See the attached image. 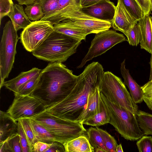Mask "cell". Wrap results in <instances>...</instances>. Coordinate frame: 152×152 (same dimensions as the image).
<instances>
[{
	"mask_svg": "<svg viewBox=\"0 0 152 152\" xmlns=\"http://www.w3.org/2000/svg\"><path fill=\"white\" fill-rule=\"evenodd\" d=\"M98 62L88 64L79 76L69 94L64 99L46 110L60 118L76 121L85 108L90 94L99 86L104 73Z\"/></svg>",
	"mask_w": 152,
	"mask_h": 152,
	"instance_id": "obj_1",
	"label": "cell"
},
{
	"mask_svg": "<svg viewBox=\"0 0 152 152\" xmlns=\"http://www.w3.org/2000/svg\"><path fill=\"white\" fill-rule=\"evenodd\" d=\"M77 79L78 76L61 63L50 62L42 70L31 95L40 100L46 108L66 96Z\"/></svg>",
	"mask_w": 152,
	"mask_h": 152,
	"instance_id": "obj_2",
	"label": "cell"
},
{
	"mask_svg": "<svg viewBox=\"0 0 152 152\" xmlns=\"http://www.w3.org/2000/svg\"><path fill=\"white\" fill-rule=\"evenodd\" d=\"M81 41L55 31L34 50L37 58L50 62H63L75 53Z\"/></svg>",
	"mask_w": 152,
	"mask_h": 152,
	"instance_id": "obj_3",
	"label": "cell"
},
{
	"mask_svg": "<svg viewBox=\"0 0 152 152\" xmlns=\"http://www.w3.org/2000/svg\"><path fill=\"white\" fill-rule=\"evenodd\" d=\"M30 119L46 128L63 144L87 132L81 123L60 118L46 110Z\"/></svg>",
	"mask_w": 152,
	"mask_h": 152,
	"instance_id": "obj_4",
	"label": "cell"
},
{
	"mask_svg": "<svg viewBox=\"0 0 152 152\" xmlns=\"http://www.w3.org/2000/svg\"><path fill=\"white\" fill-rule=\"evenodd\" d=\"M100 94L110 116L109 123L122 137L128 140L135 141L144 135L136 115L111 102L101 93Z\"/></svg>",
	"mask_w": 152,
	"mask_h": 152,
	"instance_id": "obj_5",
	"label": "cell"
},
{
	"mask_svg": "<svg viewBox=\"0 0 152 152\" xmlns=\"http://www.w3.org/2000/svg\"><path fill=\"white\" fill-rule=\"evenodd\" d=\"M98 87L100 92L111 102L136 115L138 106L120 78L110 72H104Z\"/></svg>",
	"mask_w": 152,
	"mask_h": 152,
	"instance_id": "obj_6",
	"label": "cell"
},
{
	"mask_svg": "<svg viewBox=\"0 0 152 152\" xmlns=\"http://www.w3.org/2000/svg\"><path fill=\"white\" fill-rule=\"evenodd\" d=\"M80 7L70 6L57 12L52 20L53 25L66 19L84 29L88 34H97L109 30L112 27L109 22L100 20L83 12Z\"/></svg>",
	"mask_w": 152,
	"mask_h": 152,
	"instance_id": "obj_7",
	"label": "cell"
},
{
	"mask_svg": "<svg viewBox=\"0 0 152 152\" xmlns=\"http://www.w3.org/2000/svg\"><path fill=\"white\" fill-rule=\"evenodd\" d=\"M19 38L12 21L9 20L3 28L0 43V89L13 67L17 44Z\"/></svg>",
	"mask_w": 152,
	"mask_h": 152,
	"instance_id": "obj_8",
	"label": "cell"
},
{
	"mask_svg": "<svg viewBox=\"0 0 152 152\" xmlns=\"http://www.w3.org/2000/svg\"><path fill=\"white\" fill-rule=\"evenodd\" d=\"M54 31L53 25L49 21H33L23 29L20 39L25 49L32 52Z\"/></svg>",
	"mask_w": 152,
	"mask_h": 152,
	"instance_id": "obj_9",
	"label": "cell"
},
{
	"mask_svg": "<svg viewBox=\"0 0 152 152\" xmlns=\"http://www.w3.org/2000/svg\"><path fill=\"white\" fill-rule=\"evenodd\" d=\"M127 40L123 34L113 30L96 34L91 42L88 52L77 68L83 67L88 61L104 53L116 45Z\"/></svg>",
	"mask_w": 152,
	"mask_h": 152,
	"instance_id": "obj_10",
	"label": "cell"
},
{
	"mask_svg": "<svg viewBox=\"0 0 152 152\" xmlns=\"http://www.w3.org/2000/svg\"><path fill=\"white\" fill-rule=\"evenodd\" d=\"M46 107L36 97L31 95L15 96L7 112L15 120L31 118L44 111Z\"/></svg>",
	"mask_w": 152,
	"mask_h": 152,
	"instance_id": "obj_11",
	"label": "cell"
},
{
	"mask_svg": "<svg viewBox=\"0 0 152 152\" xmlns=\"http://www.w3.org/2000/svg\"><path fill=\"white\" fill-rule=\"evenodd\" d=\"M80 9L89 16L111 23L114 16L116 6L110 0H104L91 6L81 7Z\"/></svg>",
	"mask_w": 152,
	"mask_h": 152,
	"instance_id": "obj_12",
	"label": "cell"
},
{
	"mask_svg": "<svg viewBox=\"0 0 152 152\" xmlns=\"http://www.w3.org/2000/svg\"><path fill=\"white\" fill-rule=\"evenodd\" d=\"M138 21L128 11L122 0H118L114 16L111 23L113 29L123 32L126 35Z\"/></svg>",
	"mask_w": 152,
	"mask_h": 152,
	"instance_id": "obj_13",
	"label": "cell"
},
{
	"mask_svg": "<svg viewBox=\"0 0 152 152\" xmlns=\"http://www.w3.org/2000/svg\"><path fill=\"white\" fill-rule=\"evenodd\" d=\"M140 27L141 38V48L150 54L152 53V18L150 14L144 15L138 21Z\"/></svg>",
	"mask_w": 152,
	"mask_h": 152,
	"instance_id": "obj_14",
	"label": "cell"
},
{
	"mask_svg": "<svg viewBox=\"0 0 152 152\" xmlns=\"http://www.w3.org/2000/svg\"><path fill=\"white\" fill-rule=\"evenodd\" d=\"M55 31L64 34L81 41L85 40L88 34L84 29L66 19L53 25Z\"/></svg>",
	"mask_w": 152,
	"mask_h": 152,
	"instance_id": "obj_15",
	"label": "cell"
},
{
	"mask_svg": "<svg viewBox=\"0 0 152 152\" xmlns=\"http://www.w3.org/2000/svg\"><path fill=\"white\" fill-rule=\"evenodd\" d=\"M120 71L124 79V83L128 88L133 101L136 104L141 103L143 100L141 87L134 80L129 70L126 68L125 59L121 64Z\"/></svg>",
	"mask_w": 152,
	"mask_h": 152,
	"instance_id": "obj_16",
	"label": "cell"
},
{
	"mask_svg": "<svg viewBox=\"0 0 152 152\" xmlns=\"http://www.w3.org/2000/svg\"><path fill=\"white\" fill-rule=\"evenodd\" d=\"M98 86L88 96L85 109L77 119L76 122L81 123L96 114L99 110L102 102Z\"/></svg>",
	"mask_w": 152,
	"mask_h": 152,
	"instance_id": "obj_17",
	"label": "cell"
},
{
	"mask_svg": "<svg viewBox=\"0 0 152 152\" xmlns=\"http://www.w3.org/2000/svg\"><path fill=\"white\" fill-rule=\"evenodd\" d=\"M0 142L18 133V121L14 119L7 112L0 110Z\"/></svg>",
	"mask_w": 152,
	"mask_h": 152,
	"instance_id": "obj_18",
	"label": "cell"
},
{
	"mask_svg": "<svg viewBox=\"0 0 152 152\" xmlns=\"http://www.w3.org/2000/svg\"><path fill=\"white\" fill-rule=\"evenodd\" d=\"M42 70L37 68H33L31 69L21 72L16 77L4 83L2 87L16 93L18 88L23 84L33 77L39 74Z\"/></svg>",
	"mask_w": 152,
	"mask_h": 152,
	"instance_id": "obj_19",
	"label": "cell"
},
{
	"mask_svg": "<svg viewBox=\"0 0 152 152\" xmlns=\"http://www.w3.org/2000/svg\"><path fill=\"white\" fill-rule=\"evenodd\" d=\"M7 16L17 31L20 29H24L32 23L26 14L22 6L19 4H14Z\"/></svg>",
	"mask_w": 152,
	"mask_h": 152,
	"instance_id": "obj_20",
	"label": "cell"
},
{
	"mask_svg": "<svg viewBox=\"0 0 152 152\" xmlns=\"http://www.w3.org/2000/svg\"><path fill=\"white\" fill-rule=\"evenodd\" d=\"M81 135L63 144L66 152H94L88 138Z\"/></svg>",
	"mask_w": 152,
	"mask_h": 152,
	"instance_id": "obj_21",
	"label": "cell"
},
{
	"mask_svg": "<svg viewBox=\"0 0 152 152\" xmlns=\"http://www.w3.org/2000/svg\"><path fill=\"white\" fill-rule=\"evenodd\" d=\"M110 121V117L107 109L102 99L101 107L98 112L84 121L82 124L92 126L99 127L109 123Z\"/></svg>",
	"mask_w": 152,
	"mask_h": 152,
	"instance_id": "obj_22",
	"label": "cell"
},
{
	"mask_svg": "<svg viewBox=\"0 0 152 152\" xmlns=\"http://www.w3.org/2000/svg\"><path fill=\"white\" fill-rule=\"evenodd\" d=\"M29 123L36 141L50 143L57 141L55 137L41 125L30 118Z\"/></svg>",
	"mask_w": 152,
	"mask_h": 152,
	"instance_id": "obj_23",
	"label": "cell"
},
{
	"mask_svg": "<svg viewBox=\"0 0 152 152\" xmlns=\"http://www.w3.org/2000/svg\"><path fill=\"white\" fill-rule=\"evenodd\" d=\"M136 116L139 126L143 135H152V115L138 110Z\"/></svg>",
	"mask_w": 152,
	"mask_h": 152,
	"instance_id": "obj_24",
	"label": "cell"
},
{
	"mask_svg": "<svg viewBox=\"0 0 152 152\" xmlns=\"http://www.w3.org/2000/svg\"><path fill=\"white\" fill-rule=\"evenodd\" d=\"M22 152L20 136L15 134L4 141L0 142V152Z\"/></svg>",
	"mask_w": 152,
	"mask_h": 152,
	"instance_id": "obj_25",
	"label": "cell"
},
{
	"mask_svg": "<svg viewBox=\"0 0 152 152\" xmlns=\"http://www.w3.org/2000/svg\"><path fill=\"white\" fill-rule=\"evenodd\" d=\"M86 133L89 142L94 149L100 148L105 150L106 152H108L105 146L100 132L96 127L89 128Z\"/></svg>",
	"mask_w": 152,
	"mask_h": 152,
	"instance_id": "obj_26",
	"label": "cell"
},
{
	"mask_svg": "<svg viewBox=\"0 0 152 152\" xmlns=\"http://www.w3.org/2000/svg\"><path fill=\"white\" fill-rule=\"evenodd\" d=\"M24 10L28 18L33 21L40 20L45 15L38 0L32 4L26 6Z\"/></svg>",
	"mask_w": 152,
	"mask_h": 152,
	"instance_id": "obj_27",
	"label": "cell"
},
{
	"mask_svg": "<svg viewBox=\"0 0 152 152\" xmlns=\"http://www.w3.org/2000/svg\"><path fill=\"white\" fill-rule=\"evenodd\" d=\"M126 9L129 13L137 20L144 15L140 6L136 0H122Z\"/></svg>",
	"mask_w": 152,
	"mask_h": 152,
	"instance_id": "obj_28",
	"label": "cell"
},
{
	"mask_svg": "<svg viewBox=\"0 0 152 152\" xmlns=\"http://www.w3.org/2000/svg\"><path fill=\"white\" fill-rule=\"evenodd\" d=\"M40 74L33 77L21 86L18 88L17 92L14 93L15 96L31 95L36 86Z\"/></svg>",
	"mask_w": 152,
	"mask_h": 152,
	"instance_id": "obj_29",
	"label": "cell"
},
{
	"mask_svg": "<svg viewBox=\"0 0 152 152\" xmlns=\"http://www.w3.org/2000/svg\"><path fill=\"white\" fill-rule=\"evenodd\" d=\"M22 126L26 138L30 152H33L34 144L36 142L29 123V118H23L18 120Z\"/></svg>",
	"mask_w": 152,
	"mask_h": 152,
	"instance_id": "obj_30",
	"label": "cell"
},
{
	"mask_svg": "<svg viewBox=\"0 0 152 152\" xmlns=\"http://www.w3.org/2000/svg\"><path fill=\"white\" fill-rule=\"evenodd\" d=\"M96 127L100 132L108 152H116V148L118 145L114 137L107 131L99 128V127Z\"/></svg>",
	"mask_w": 152,
	"mask_h": 152,
	"instance_id": "obj_31",
	"label": "cell"
},
{
	"mask_svg": "<svg viewBox=\"0 0 152 152\" xmlns=\"http://www.w3.org/2000/svg\"><path fill=\"white\" fill-rule=\"evenodd\" d=\"M127 41L129 44L133 46H137L140 42L141 33L138 22L130 29L126 35Z\"/></svg>",
	"mask_w": 152,
	"mask_h": 152,
	"instance_id": "obj_32",
	"label": "cell"
},
{
	"mask_svg": "<svg viewBox=\"0 0 152 152\" xmlns=\"http://www.w3.org/2000/svg\"><path fill=\"white\" fill-rule=\"evenodd\" d=\"M44 16L51 15L58 10L59 0H38Z\"/></svg>",
	"mask_w": 152,
	"mask_h": 152,
	"instance_id": "obj_33",
	"label": "cell"
},
{
	"mask_svg": "<svg viewBox=\"0 0 152 152\" xmlns=\"http://www.w3.org/2000/svg\"><path fill=\"white\" fill-rule=\"evenodd\" d=\"M140 152H152V137L142 136L136 142Z\"/></svg>",
	"mask_w": 152,
	"mask_h": 152,
	"instance_id": "obj_34",
	"label": "cell"
},
{
	"mask_svg": "<svg viewBox=\"0 0 152 152\" xmlns=\"http://www.w3.org/2000/svg\"><path fill=\"white\" fill-rule=\"evenodd\" d=\"M143 94V100L148 107L152 110V80L141 86Z\"/></svg>",
	"mask_w": 152,
	"mask_h": 152,
	"instance_id": "obj_35",
	"label": "cell"
},
{
	"mask_svg": "<svg viewBox=\"0 0 152 152\" xmlns=\"http://www.w3.org/2000/svg\"><path fill=\"white\" fill-rule=\"evenodd\" d=\"M14 4L12 0H0V24L2 18L8 15Z\"/></svg>",
	"mask_w": 152,
	"mask_h": 152,
	"instance_id": "obj_36",
	"label": "cell"
},
{
	"mask_svg": "<svg viewBox=\"0 0 152 152\" xmlns=\"http://www.w3.org/2000/svg\"><path fill=\"white\" fill-rule=\"evenodd\" d=\"M18 133L20 136L22 152H30L29 148L26 135L20 121H18Z\"/></svg>",
	"mask_w": 152,
	"mask_h": 152,
	"instance_id": "obj_37",
	"label": "cell"
},
{
	"mask_svg": "<svg viewBox=\"0 0 152 152\" xmlns=\"http://www.w3.org/2000/svg\"><path fill=\"white\" fill-rule=\"evenodd\" d=\"M81 0H59L58 7L56 11L70 6L81 7Z\"/></svg>",
	"mask_w": 152,
	"mask_h": 152,
	"instance_id": "obj_38",
	"label": "cell"
},
{
	"mask_svg": "<svg viewBox=\"0 0 152 152\" xmlns=\"http://www.w3.org/2000/svg\"><path fill=\"white\" fill-rule=\"evenodd\" d=\"M138 3L144 14H150L152 11V0H136Z\"/></svg>",
	"mask_w": 152,
	"mask_h": 152,
	"instance_id": "obj_39",
	"label": "cell"
},
{
	"mask_svg": "<svg viewBox=\"0 0 152 152\" xmlns=\"http://www.w3.org/2000/svg\"><path fill=\"white\" fill-rule=\"evenodd\" d=\"M52 143H47L40 141H36L34 145L33 152H45L50 146Z\"/></svg>",
	"mask_w": 152,
	"mask_h": 152,
	"instance_id": "obj_40",
	"label": "cell"
},
{
	"mask_svg": "<svg viewBox=\"0 0 152 152\" xmlns=\"http://www.w3.org/2000/svg\"><path fill=\"white\" fill-rule=\"evenodd\" d=\"M65 152L63 144L58 141H55L52 143L49 148L45 152Z\"/></svg>",
	"mask_w": 152,
	"mask_h": 152,
	"instance_id": "obj_41",
	"label": "cell"
},
{
	"mask_svg": "<svg viewBox=\"0 0 152 152\" xmlns=\"http://www.w3.org/2000/svg\"><path fill=\"white\" fill-rule=\"evenodd\" d=\"M103 0H81V7H84L91 6Z\"/></svg>",
	"mask_w": 152,
	"mask_h": 152,
	"instance_id": "obj_42",
	"label": "cell"
},
{
	"mask_svg": "<svg viewBox=\"0 0 152 152\" xmlns=\"http://www.w3.org/2000/svg\"><path fill=\"white\" fill-rule=\"evenodd\" d=\"M37 0H16L18 4L20 5H25L26 6L33 4Z\"/></svg>",
	"mask_w": 152,
	"mask_h": 152,
	"instance_id": "obj_43",
	"label": "cell"
},
{
	"mask_svg": "<svg viewBox=\"0 0 152 152\" xmlns=\"http://www.w3.org/2000/svg\"><path fill=\"white\" fill-rule=\"evenodd\" d=\"M150 64L151 66L150 73V75L149 80H152V53L151 54Z\"/></svg>",
	"mask_w": 152,
	"mask_h": 152,
	"instance_id": "obj_44",
	"label": "cell"
},
{
	"mask_svg": "<svg viewBox=\"0 0 152 152\" xmlns=\"http://www.w3.org/2000/svg\"><path fill=\"white\" fill-rule=\"evenodd\" d=\"M115 150L116 152H124L121 144L117 145L116 148Z\"/></svg>",
	"mask_w": 152,
	"mask_h": 152,
	"instance_id": "obj_45",
	"label": "cell"
},
{
	"mask_svg": "<svg viewBox=\"0 0 152 152\" xmlns=\"http://www.w3.org/2000/svg\"><path fill=\"white\" fill-rule=\"evenodd\" d=\"M94 151L95 152H106L105 150L100 148H94Z\"/></svg>",
	"mask_w": 152,
	"mask_h": 152,
	"instance_id": "obj_46",
	"label": "cell"
},
{
	"mask_svg": "<svg viewBox=\"0 0 152 152\" xmlns=\"http://www.w3.org/2000/svg\"></svg>",
	"mask_w": 152,
	"mask_h": 152,
	"instance_id": "obj_47",
	"label": "cell"
}]
</instances>
